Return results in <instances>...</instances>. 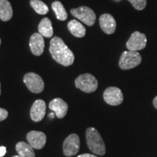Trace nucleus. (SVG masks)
Segmentation results:
<instances>
[{"mask_svg": "<svg viewBox=\"0 0 157 157\" xmlns=\"http://www.w3.org/2000/svg\"><path fill=\"white\" fill-rule=\"evenodd\" d=\"M50 52L52 58L63 66H69L74 63V55L65 44L62 39L55 36L50 40Z\"/></svg>", "mask_w": 157, "mask_h": 157, "instance_id": "f257e3e1", "label": "nucleus"}, {"mask_svg": "<svg viewBox=\"0 0 157 157\" xmlns=\"http://www.w3.org/2000/svg\"><path fill=\"white\" fill-rule=\"evenodd\" d=\"M86 140L88 148L92 152L99 156L105 154V146L101 134L94 127H89L86 130Z\"/></svg>", "mask_w": 157, "mask_h": 157, "instance_id": "f03ea898", "label": "nucleus"}, {"mask_svg": "<svg viewBox=\"0 0 157 157\" xmlns=\"http://www.w3.org/2000/svg\"><path fill=\"white\" fill-rule=\"evenodd\" d=\"M142 61V57L137 51H124L119 59V66L121 69L129 70L139 66Z\"/></svg>", "mask_w": 157, "mask_h": 157, "instance_id": "7ed1b4c3", "label": "nucleus"}, {"mask_svg": "<svg viewBox=\"0 0 157 157\" xmlns=\"http://www.w3.org/2000/svg\"><path fill=\"white\" fill-rule=\"evenodd\" d=\"M75 85L78 89L86 93H91L98 89V82L95 76L90 74L78 76L75 80Z\"/></svg>", "mask_w": 157, "mask_h": 157, "instance_id": "20e7f679", "label": "nucleus"}, {"mask_svg": "<svg viewBox=\"0 0 157 157\" xmlns=\"http://www.w3.org/2000/svg\"><path fill=\"white\" fill-rule=\"evenodd\" d=\"M71 13L74 17L82 21L88 26H92L95 24L96 15L95 12L90 7L82 6L76 9H72Z\"/></svg>", "mask_w": 157, "mask_h": 157, "instance_id": "39448f33", "label": "nucleus"}, {"mask_svg": "<svg viewBox=\"0 0 157 157\" xmlns=\"http://www.w3.org/2000/svg\"><path fill=\"white\" fill-rule=\"evenodd\" d=\"M23 82L31 92L40 93L44 90V83L42 78L35 73H28L23 77Z\"/></svg>", "mask_w": 157, "mask_h": 157, "instance_id": "423d86ee", "label": "nucleus"}, {"mask_svg": "<svg viewBox=\"0 0 157 157\" xmlns=\"http://www.w3.org/2000/svg\"><path fill=\"white\" fill-rule=\"evenodd\" d=\"M80 148L79 137L75 133L71 134L66 137L63 144V154L66 156H72L77 154Z\"/></svg>", "mask_w": 157, "mask_h": 157, "instance_id": "0eeeda50", "label": "nucleus"}, {"mask_svg": "<svg viewBox=\"0 0 157 157\" xmlns=\"http://www.w3.org/2000/svg\"><path fill=\"white\" fill-rule=\"evenodd\" d=\"M147 38L144 34L135 31L131 34L127 41L126 47L129 51H138L143 50L146 46Z\"/></svg>", "mask_w": 157, "mask_h": 157, "instance_id": "6e6552de", "label": "nucleus"}, {"mask_svg": "<svg viewBox=\"0 0 157 157\" xmlns=\"http://www.w3.org/2000/svg\"><path fill=\"white\" fill-rule=\"evenodd\" d=\"M103 98L105 103L111 105H118L123 102L124 96L121 90L116 87H108L104 91Z\"/></svg>", "mask_w": 157, "mask_h": 157, "instance_id": "1a4fd4ad", "label": "nucleus"}, {"mask_svg": "<svg viewBox=\"0 0 157 157\" xmlns=\"http://www.w3.org/2000/svg\"><path fill=\"white\" fill-rule=\"evenodd\" d=\"M28 143L35 149H41L45 146L47 141L46 135L40 131H31L26 135Z\"/></svg>", "mask_w": 157, "mask_h": 157, "instance_id": "9d476101", "label": "nucleus"}, {"mask_svg": "<svg viewBox=\"0 0 157 157\" xmlns=\"http://www.w3.org/2000/svg\"><path fill=\"white\" fill-rule=\"evenodd\" d=\"M46 113V103L43 100H36L31 108L30 116L35 122H39L44 119Z\"/></svg>", "mask_w": 157, "mask_h": 157, "instance_id": "9b49d317", "label": "nucleus"}, {"mask_svg": "<svg viewBox=\"0 0 157 157\" xmlns=\"http://www.w3.org/2000/svg\"><path fill=\"white\" fill-rule=\"evenodd\" d=\"M29 47L34 56H39L43 53L44 50V40L39 33H34L29 40Z\"/></svg>", "mask_w": 157, "mask_h": 157, "instance_id": "f8f14e48", "label": "nucleus"}, {"mask_svg": "<svg viewBox=\"0 0 157 157\" xmlns=\"http://www.w3.org/2000/svg\"><path fill=\"white\" fill-rule=\"evenodd\" d=\"M99 23L102 31L106 34H112L115 32L117 23L111 15L108 13L102 15L99 18Z\"/></svg>", "mask_w": 157, "mask_h": 157, "instance_id": "ddd939ff", "label": "nucleus"}, {"mask_svg": "<svg viewBox=\"0 0 157 157\" xmlns=\"http://www.w3.org/2000/svg\"><path fill=\"white\" fill-rule=\"evenodd\" d=\"M49 108L56 113V116L59 119H63L66 115L68 111V104L61 98H55L50 102Z\"/></svg>", "mask_w": 157, "mask_h": 157, "instance_id": "4468645a", "label": "nucleus"}, {"mask_svg": "<svg viewBox=\"0 0 157 157\" xmlns=\"http://www.w3.org/2000/svg\"><path fill=\"white\" fill-rule=\"evenodd\" d=\"M68 29L71 34L74 36L82 38L85 36L86 29L84 26L76 20H71L68 23Z\"/></svg>", "mask_w": 157, "mask_h": 157, "instance_id": "2eb2a0df", "label": "nucleus"}, {"mask_svg": "<svg viewBox=\"0 0 157 157\" xmlns=\"http://www.w3.org/2000/svg\"><path fill=\"white\" fill-rule=\"evenodd\" d=\"M39 33L43 37L50 38L53 35V29L52 26V22L48 17H44L39 23L38 26Z\"/></svg>", "mask_w": 157, "mask_h": 157, "instance_id": "dca6fc26", "label": "nucleus"}, {"mask_svg": "<svg viewBox=\"0 0 157 157\" xmlns=\"http://www.w3.org/2000/svg\"><path fill=\"white\" fill-rule=\"evenodd\" d=\"M13 15L11 4L7 0H0V19L3 21H8Z\"/></svg>", "mask_w": 157, "mask_h": 157, "instance_id": "f3484780", "label": "nucleus"}, {"mask_svg": "<svg viewBox=\"0 0 157 157\" xmlns=\"http://www.w3.org/2000/svg\"><path fill=\"white\" fill-rule=\"evenodd\" d=\"M15 148L21 157H35L34 148L29 143L21 141L17 143Z\"/></svg>", "mask_w": 157, "mask_h": 157, "instance_id": "a211bd4d", "label": "nucleus"}, {"mask_svg": "<svg viewBox=\"0 0 157 157\" xmlns=\"http://www.w3.org/2000/svg\"><path fill=\"white\" fill-rule=\"evenodd\" d=\"M52 8L56 15V17L60 21H66L68 17V14L66 13L64 6L60 2L56 1L52 4Z\"/></svg>", "mask_w": 157, "mask_h": 157, "instance_id": "6ab92c4d", "label": "nucleus"}, {"mask_svg": "<svg viewBox=\"0 0 157 157\" xmlns=\"http://www.w3.org/2000/svg\"><path fill=\"white\" fill-rule=\"evenodd\" d=\"M30 5L33 9L39 15H45L49 11L48 6L40 0H31Z\"/></svg>", "mask_w": 157, "mask_h": 157, "instance_id": "aec40b11", "label": "nucleus"}, {"mask_svg": "<svg viewBox=\"0 0 157 157\" xmlns=\"http://www.w3.org/2000/svg\"><path fill=\"white\" fill-rule=\"evenodd\" d=\"M137 10H143L146 7V0H127Z\"/></svg>", "mask_w": 157, "mask_h": 157, "instance_id": "412c9836", "label": "nucleus"}, {"mask_svg": "<svg viewBox=\"0 0 157 157\" xmlns=\"http://www.w3.org/2000/svg\"><path fill=\"white\" fill-rule=\"evenodd\" d=\"M8 117V112L5 109H2L0 108V121H4Z\"/></svg>", "mask_w": 157, "mask_h": 157, "instance_id": "4be33fe9", "label": "nucleus"}, {"mask_svg": "<svg viewBox=\"0 0 157 157\" xmlns=\"http://www.w3.org/2000/svg\"><path fill=\"white\" fill-rule=\"evenodd\" d=\"M6 151H7V150H6V147L5 146L0 147V157H2L5 156L6 154Z\"/></svg>", "mask_w": 157, "mask_h": 157, "instance_id": "5701e85b", "label": "nucleus"}, {"mask_svg": "<svg viewBox=\"0 0 157 157\" xmlns=\"http://www.w3.org/2000/svg\"><path fill=\"white\" fill-rule=\"evenodd\" d=\"M77 157H97L95 155H93V154H82V155H79V156H78Z\"/></svg>", "mask_w": 157, "mask_h": 157, "instance_id": "b1692460", "label": "nucleus"}, {"mask_svg": "<svg viewBox=\"0 0 157 157\" xmlns=\"http://www.w3.org/2000/svg\"><path fill=\"white\" fill-rule=\"evenodd\" d=\"M153 103H154V107L157 109V96L154 99V101H153Z\"/></svg>", "mask_w": 157, "mask_h": 157, "instance_id": "393cba45", "label": "nucleus"}, {"mask_svg": "<svg viewBox=\"0 0 157 157\" xmlns=\"http://www.w3.org/2000/svg\"><path fill=\"white\" fill-rule=\"evenodd\" d=\"M54 116H56V113H55V112H53V111H52V113H50V114H49V117H51V118H53Z\"/></svg>", "mask_w": 157, "mask_h": 157, "instance_id": "a878e982", "label": "nucleus"}, {"mask_svg": "<svg viewBox=\"0 0 157 157\" xmlns=\"http://www.w3.org/2000/svg\"><path fill=\"white\" fill-rule=\"evenodd\" d=\"M13 157H21L19 156V155H17V156H13Z\"/></svg>", "mask_w": 157, "mask_h": 157, "instance_id": "bb28decb", "label": "nucleus"}, {"mask_svg": "<svg viewBox=\"0 0 157 157\" xmlns=\"http://www.w3.org/2000/svg\"><path fill=\"white\" fill-rule=\"evenodd\" d=\"M0 94H1V84H0Z\"/></svg>", "mask_w": 157, "mask_h": 157, "instance_id": "cd10ccee", "label": "nucleus"}, {"mask_svg": "<svg viewBox=\"0 0 157 157\" xmlns=\"http://www.w3.org/2000/svg\"><path fill=\"white\" fill-rule=\"evenodd\" d=\"M0 44H1V39H0Z\"/></svg>", "mask_w": 157, "mask_h": 157, "instance_id": "c85d7f7f", "label": "nucleus"}]
</instances>
